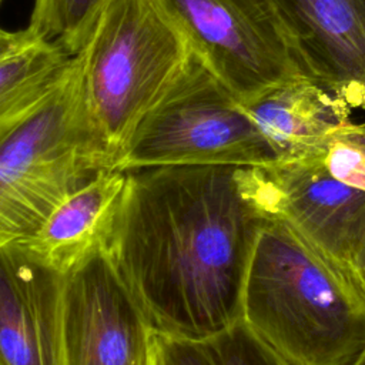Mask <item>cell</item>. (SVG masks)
Segmentation results:
<instances>
[{
	"label": "cell",
	"instance_id": "cell-15",
	"mask_svg": "<svg viewBox=\"0 0 365 365\" xmlns=\"http://www.w3.org/2000/svg\"><path fill=\"white\" fill-rule=\"evenodd\" d=\"M108 0H34L27 31L37 41L76 56Z\"/></svg>",
	"mask_w": 365,
	"mask_h": 365
},
{
	"label": "cell",
	"instance_id": "cell-12",
	"mask_svg": "<svg viewBox=\"0 0 365 365\" xmlns=\"http://www.w3.org/2000/svg\"><path fill=\"white\" fill-rule=\"evenodd\" d=\"M125 182L127 171L103 170L71 192L24 241L63 272L93 252L107 250Z\"/></svg>",
	"mask_w": 365,
	"mask_h": 365
},
{
	"label": "cell",
	"instance_id": "cell-10",
	"mask_svg": "<svg viewBox=\"0 0 365 365\" xmlns=\"http://www.w3.org/2000/svg\"><path fill=\"white\" fill-rule=\"evenodd\" d=\"M64 285L24 240L0 247V365H66Z\"/></svg>",
	"mask_w": 365,
	"mask_h": 365
},
{
	"label": "cell",
	"instance_id": "cell-1",
	"mask_svg": "<svg viewBox=\"0 0 365 365\" xmlns=\"http://www.w3.org/2000/svg\"><path fill=\"white\" fill-rule=\"evenodd\" d=\"M235 165L127 171L107 251L158 334L202 338L242 318L252 250L265 222Z\"/></svg>",
	"mask_w": 365,
	"mask_h": 365
},
{
	"label": "cell",
	"instance_id": "cell-4",
	"mask_svg": "<svg viewBox=\"0 0 365 365\" xmlns=\"http://www.w3.org/2000/svg\"><path fill=\"white\" fill-rule=\"evenodd\" d=\"M191 54L184 31L160 0H108L101 9L76 57L91 115L115 161Z\"/></svg>",
	"mask_w": 365,
	"mask_h": 365
},
{
	"label": "cell",
	"instance_id": "cell-6",
	"mask_svg": "<svg viewBox=\"0 0 365 365\" xmlns=\"http://www.w3.org/2000/svg\"><path fill=\"white\" fill-rule=\"evenodd\" d=\"M322 158L240 167V182L264 217L288 225L356 284L365 242V191L336 180Z\"/></svg>",
	"mask_w": 365,
	"mask_h": 365
},
{
	"label": "cell",
	"instance_id": "cell-3",
	"mask_svg": "<svg viewBox=\"0 0 365 365\" xmlns=\"http://www.w3.org/2000/svg\"><path fill=\"white\" fill-rule=\"evenodd\" d=\"M114 163L74 56L51 90L0 121V247L33 237L71 192Z\"/></svg>",
	"mask_w": 365,
	"mask_h": 365
},
{
	"label": "cell",
	"instance_id": "cell-16",
	"mask_svg": "<svg viewBox=\"0 0 365 365\" xmlns=\"http://www.w3.org/2000/svg\"><path fill=\"white\" fill-rule=\"evenodd\" d=\"M322 160L336 180L365 191V124H356L336 137Z\"/></svg>",
	"mask_w": 365,
	"mask_h": 365
},
{
	"label": "cell",
	"instance_id": "cell-2",
	"mask_svg": "<svg viewBox=\"0 0 365 365\" xmlns=\"http://www.w3.org/2000/svg\"><path fill=\"white\" fill-rule=\"evenodd\" d=\"M242 319L289 365H352L365 348V294L271 218L252 250Z\"/></svg>",
	"mask_w": 365,
	"mask_h": 365
},
{
	"label": "cell",
	"instance_id": "cell-5",
	"mask_svg": "<svg viewBox=\"0 0 365 365\" xmlns=\"http://www.w3.org/2000/svg\"><path fill=\"white\" fill-rule=\"evenodd\" d=\"M279 161L234 94L194 51L138 121L115 170L163 165L259 167Z\"/></svg>",
	"mask_w": 365,
	"mask_h": 365
},
{
	"label": "cell",
	"instance_id": "cell-14",
	"mask_svg": "<svg viewBox=\"0 0 365 365\" xmlns=\"http://www.w3.org/2000/svg\"><path fill=\"white\" fill-rule=\"evenodd\" d=\"M73 58L60 47L37 40L0 57V121L51 90L67 73Z\"/></svg>",
	"mask_w": 365,
	"mask_h": 365
},
{
	"label": "cell",
	"instance_id": "cell-9",
	"mask_svg": "<svg viewBox=\"0 0 365 365\" xmlns=\"http://www.w3.org/2000/svg\"><path fill=\"white\" fill-rule=\"evenodd\" d=\"M302 76L365 107V0H257Z\"/></svg>",
	"mask_w": 365,
	"mask_h": 365
},
{
	"label": "cell",
	"instance_id": "cell-11",
	"mask_svg": "<svg viewBox=\"0 0 365 365\" xmlns=\"http://www.w3.org/2000/svg\"><path fill=\"white\" fill-rule=\"evenodd\" d=\"M241 106L279 161L324 157L336 137L356 125L345 100L302 76L282 81Z\"/></svg>",
	"mask_w": 365,
	"mask_h": 365
},
{
	"label": "cell",
	"instance_id": "cell-8",
	"mask_svg": "<svg viewBox=\"0 0 365 365\" xmlns=\"http://www.w3.org/2000/svg\"><path fill=\"white\" fill-rule=\"evenodd\" d=\"M66 365H148L155 331L107 250L66 272Z\"/></svg>",
	"mask_w": 365,
	"mask_h": 365
},
{
	"label": "cell",
	"instance_id": "cell-21",
	"mask_svg": "<svg viewBox=\"0 0 365 365\" xmlns=\"http://www.w3.org/2000/svg\"><path fill=\"white\" fill-rule=\"evenodd\" d=\"M0 1H1V0H0Z\"/></svg>",
	"mask_w": 365,
	"mask_h": 365
},
{
	"label": "cell",
	"instance_id": "cell-13",
	"mask_svg": "<svg viewBox=\"0 0 365 365\" xmlns=\"http://www.w3.org/2000/svg\"><path fill=\"white\" fill-rule=\"evenodd\" d=\"M155 365H289L242 318L202 338L155 332Z\"/></svg>",
	"mask_w": 365,
	"mask_h": 365
},
{
	"label": "cell",
	"instance_id": "cell-17",
	"mask_svg": "<svg viewBox=\"0 0 365 365\" xmlns=\"http://www.w3.org/2000/svg\"><path fill=\"white\" fill-rule=\"evenodd\" d=\"M30 41H34V38L26 29L20 31H10L0 27V57L16 51Z\"/></svg>",
	"mask_w": 365,
	"mask_h": 365
},
{
	"label": "cell",
	"instance_id": "cell-18",
	"mask_svg": "<svg viewBox=\"0 0 365 365\" xmlns=\"http://www.w3.org/2000/svg\"><path fill=\"white\" fill-rule=\"evenodd\" d=\"M356 284H358L359 289L365 294V242H364V247H362V251H361V257H359Z\"/></svg>",
	"mask_w": 365,
	"mask_h": 365
},
{
	"label": "cell",
	"instance_id": "cell-7",
	"mask_svg": "<svg viewBox=\"0 0 365 365\" xmlns=\"http://www.w3.org/2000/svg\"><path fill=\"white\" fill-rule=\"evenodd\" d=\"M240 104L302 76L257 0H160ZM305 77V76H302Z\"/></svg>",
	"mask_w": 365,
	"mask_h": 365
},
{
	"label": "cell",
	"instance_id": "cell-20",
	"mask_svg": "<svg viewBox=\"0 0 365 365\" xmlns=\"http://www.w3.org/2000/svg\"><path fill=\"white\" fill-rule=\"evenodd\" d=\"M148 365H155V352H153V356H151Z\"/></svg>",
	"mask_w": 365,
	"mask_h": 365
},
{
	"label": "cell",
	"instance_id": "cell-19",
	"mask_svg": "<svg viewBox=\"0 0 365 365\" xmlns=\"http://www.w3.org/2000/svg\"><path fill=\"white\" fill-rule=\"evenodd\" d=\"M352 365H365V348H364V351L359 354V356L355 359V362Z\"/></svg>",
	"mask_w": 365,
	"mask_h": 365
}]
</instances>
